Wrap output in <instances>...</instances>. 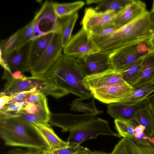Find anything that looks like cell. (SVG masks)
Segmentation results:
<instances>
[{
	"instance_id": "obj_1",
	"label": "cell",
	"mask_w": 154,
	"mask_h": 154,
	"mask_svg": "<svg viewBox=\"0 0 154 154\" xmlns=\"http://www.w3.org/2000/svg\"><path fill=\"white\" fill-rule=\"evenodd\" d=\"M43 75L56 86L83 100L93 97L84 84L85 76L77 63L76 58L62 54Z\"/></svg>"
},
{
	"instance_id": "obj_2",
	"label": "cell",
	"mask_w": 154,
	"mask_h": 154,
	"mask_svg": "<svg viewBox=\"0 0 154 154\" xmlns=\"http://www.w3.org/2000/svg\"><path fill=\"white\" fill-rule=\"evenodd\" d=\"M149 12L110 34L102 36L91 35L100 51L110 54L130 45L152 39Z\"/></svg>"
},
{
	"instance_id": "obj_3",
	"label": "cell",
	"mask_w": 154,
	"mask_h": 154,
	"mask_svg": "<svg viewBox=\"0 0 154 154\" xmlns=\"http://www.w3.org/2000/svg\"><path fill=\"white\" fill-rule=\"evenodd\" d=\"M0 128L1 137L7 146L48 150L32 124L20 117L0 119Z\"/></svg>"
},
{
	"instance_id": "obj_4",
	"label": "cell",
	"mask_w": 154,
	"mask_h": 154,
	"mask_svg": "<svg viewBox=\"0 0 154 154\" xmlns=\"http://www.w3.org/2000/svg\"><path fill=\"white\" fill-rule=\"evenodd\" d=\"M151 40L147 39L125 46L110 54L115 69L121 72L153 51Z\"/></svg>"
},
{
	"instance_id": "obj_5",
	"label": "cell",
	"mask_w": 154,
	"mask_h": 154,
	"mask_svg": "<svg viewBox=\"0 0 154 154\" xmlns=\"http://www.w3.org/2000/svg\"><path fill=\"white\" fill-rule=\"evenodd\" d=\"M100 135L121 137L110 129L107 121L96 117L71 130L67 142L69 144L80 145L85 140L95 139Z\"/></svg>"
},
{
	"instance_id": "obj_6",
	"label": "cell",
	"mask_w": 154,
	"mask_h": 154,
	"mask_svg": "<svg viewBox=\"0 0 154 154\" xmlns=\"http://www.w3.org/2000/svg\"><path fill=\"white\" fill-rule=\"evenodd\" d=\"M52 3L45 1L36 13L33 18L34 28L31 40L51 33H61V20L55 14Z\"/></svg>"
},
{
	"instance_id": "obj_7",
	"label": "cell",
	"mask_w": 154,
	"mask_h": 154,
	"mask_svg": "<svg viewBox=\"0 0 154 154\" xmlns=\"http://www.w3.org/2000/svg\"><path fill=\"white\" fill-rule=\"evenodd\" d=\"M63 48L61 33H54L46 49L30 69L32 76H38L45 74L58 59Z\"/></svg>"
},
{
	"instance_id": "obj_8",
	"label": "cell",
	"mask_w": 154,
	"mask_h": 154,
	"mask_svg": "<svg viewBox=\"0 0 154 154\" xmlns=\"http://www.w3.org/2000/svg\"><path fill=\"white\" fill-rule=\"evenodd\" d=\"M63 54L76 58L100 51L90 33L82 27L63 48Z\"/></svg>"
},
{
	"instance_id": "obj_9",
	"label": "cell",
	"mask_w": 154,
	"mask_h": 154,
	"mask_svg": "<svg viewBox=\"0 0 154 154\" xmlns=\"http://www.w3.org/2000/svg\"><path fill=\"white\" fill-rule=\"evenodd\" d=\"M7 80L0 95H10L36 88L37 91L41 92L43 88L45 81L42 76L27 77L22 79H14L12 74L4 70L2 77Z\"/></svg>"
},
{
	"instance_id": "obj_10",
	"label": "cell",
	"mask_w": 154,
	"mask_h": 154,
	"mask_svg": "<svg viewBox=\"0 0 154 154\" xmlns=\"http://www.w3.org/2000/svg\"><path fill=\"white\" fill-rule=\"evenodd\" d=\"M109 53L100 51L77 57L76 62L85 76L114 69Z\"/></svg>"
},
{
	"instance_id": "obj_11",
	"label": "cell",
	"mask_w": 154,
	"mask_h": 154,
	"mask_svg": "<svg viewBox=\"0 0 154 154\" xmlns=\"http://www.w3.org/2000/svg\"><path fill=\"white\" fill-rule=\"evenodd\" d=\"M133 89L126 82L109 85L92 90L93 97L106 104L120 102Z\"/></svg>"
},
{
	"instance_id": "obj_12",
	"label": "cell",
	"mask_w": 154,
	"mask_h": 154,
	"mask_svg": "<svg viewBox=\"0 0 154 154\" xmlns=\"http://www.w3.org/2000/svg\"><path fill=\"white\" fill-rule=\"evenodd\" d=\"M121 11L100 12L94 8H87L85 9L81 23L85 29L91 33L111 23L114 18Z\"/></svg>"
},
{
	"instance_id": "obj_13",
	"label": "cell",
	"mask_w": 154,
	"mask_h": 154,
	"mask_svg": "<svg viewBox=\"0 0 154 154\" xmlns=\"http://www.w3.org/2000/svg\"><path fill=\"white\" fill-rule=\"evenodd\" d=\"M96 116L85 113L72 115L51 113L49 122L52 125L60 128L62 132L70 131L79 125L95 118Z\"/></svg>"
},
{
	"instance_id": "obj_14",
	"label": "cell",
	"mask_w": 154,
	"mask_h": 154,
	"mask_svg": "<svg viewBox=\"0 0 154 154\" xmlns=\"http://www.w3.org/2000/svg\"><path fill=\"white\" fill-rule=\"evenodd\" d=\"M83 82L86 87L90 91L110 85L125 82L120 72L114 69L85 76Z\"/></svg>"
},
{
	"instance_id": "obj_15",
	"label": "cell",
	"mask_w": 154,
	"mask_h": 154,
	"mask_svg": "<svg viewBox=\"0 0 154 154\" xmlns=\"http://www.w3.org/2000/svg\"><path fill=\"white\" fill-rule=\"evenodd\" d=\"M145 4L134 0L119 12L111 23L119 29L136 20L148 13Z\"/></svg>"
},
{
	"instance_id": "obj_16",
	"label": "cell",
	"mask_w": 154,
	"mask_h": 154,
	"mask_svg": "<svg viewBox=\"0 0 154 154\" xmlns=\"http://www.w3.org/2000/svg\"><path fill=\"white\" fill-rule=\"evenodd\" d=\"M32 42L31 41L16 49L5 59L12 73L17 71L22 73L29 72V54Z\"/></svg>"
},
{
	"instance_id": "obj_17",
	"label": "cell",
	"mask_w": 154,
	"mask_h": 154,
	"mask_svg": "<svg viewBox=\"0 0 154 154\" xmlns=\"http://www.w3.org/2000/svg\"><path fill=\"white\" fill-rule=\"evenodd\" d=\"M32 124L45 143L48 150L52 151L68 146L69 143L61 139L48 123Z\"/></svg>"
},
{
	"instance_id": "obj_18",
	"label": "cell",
	"mask_w": 154,
	"mask_h": 154,
	"mask_svg": "<svg viewBox=\"0 0 154 154\" xmlns=\"http://www.w3.org/2000/svg\"><path fill=\"white\" fill-rule=\"evenodd\" d=\"M146 101L134 105L120 103L110 104L107 106V112L115 119L131 120L144 106Z\"/></svg>"
},
{
	"instance_id": "obj_19",
	"label": "cell",
	"mask_w": 154,
	"mask_h": 154,
	"mask_svg": "<svg viewBox=\"0 0 154 154\" xmlns=\"http://www.w3.org/2000/svg\"><path fill=\"white\" fill-rule=\"evenodd\" d=\"M133 87V90L119 103L134 105L145 101L154 93V80Z\"/></svg>"
},
{
	"instance_id": "obj_20",
	"label": "cell",
	"mask_w": 154,
	"mask_h": 154,
	"mask_svg": "<svg viewBox=\"0 0 154 154\" xmlns=\"http://www.w3.org/2000/svg\"><path fill=\"white\" fill-rule=\"evenodd\" d=\"M153 80H154V51L149 53L143 58L140 71L129 85L134 87Z\"/></svg>"
},
{
	"instance_id": "obj_21",
	"label": "cell",
	"mask_w": 154,
	"mask_h": 154,
	"mask_svg": "<svg viewBox=\"0 0 154 154\" xmlns=\"http://www.w3.org/2000/svg\"><path fill=\"white\" fill-rule=\"evenodd\" d=\"M54 33L48 34L32 40L29 58V71L49 45Z\"/></svg>"
},
{
	"instance_id": "obj_22",
	"label": "cell",
	"mask_w": 154,
	"mask_h": 154,
	"mask_svg": "<svg viewBox=\"0 0 154 154\" xmlns=\"http://www.w3.org/2000/svg\"><path fill=\"white\" fill-rule=\"evenodd\" d=\"M134 0H87V4H95L94 8L100 12L118 11L123 10Z\"/></svg>"
},
{
	"instance_id": "obj_23",
	"label": "cell",
	"mask_w": 154,
	"mask_h": 154,
	"mask_svg": "<svg viewBox=\"0 0 154 154\" xmlns=\"http://www.w3.org/2000/svg\"><path fill=\"white\" fill-rule=\"evenodd\" d=\"M137 125L145 127V132L151 137H154V118L146 102L145 106L137 113L132 119Z\"/></svg>"
},
{
	"instance_id": "obj_24",
	"label": "cell",
	"mask_w": 154,
	"mask_h": 154,
	"mask_svg": "<svg viewBox=\"0 0 154 154\" xmlns=\"http://www.w3.org/2000/svg\"><path fill=\"white\" fill-rule=\"evenodd\" d=\"M25 27L26 26L19 29L7 39L1 41L0 55L4 59L17 49Z\"/></svg>"
},
{
	"instance_id": "obj_25",
	"label": "cell",
	"mask_w": 154,
	"mask_h": 154,
	"mask_svg": "<svg viewBox=\"0 0 154 154\" xmlns=\"http://www.w3.org/2000/svg\"><path fill=\"white\" fill-rule=\"evenodd\" d=\"M85 4V2L82 1L65 3L53 2L52 5L56 15L61 20L77 12Z\"/></svg>"
},
{
	"instance_id": "obj_26",
	"label": "cell",
	"mask_w": 154,
	"mask_h": 154,
	"mask_svg": "<svg viewBox=\"0 0 154 154\" xmlns=\"http://www.w3.org/2000/svg\"><path fill=\"white\" fill-rule=\"evenodd\" d=\"M23 110L27 113L37 117L43 123H48L50 121L51 112L49 108L44 107L38 104L28 102Z\"/></svg>"
},
{
	"instance_id": "obj_27",
	"label": "cell",
	"mask_w": 154,
	"mask_h": 154,
	"mask_svg": "<svg viewBox=\"0 0 154 154\" xmlns=\"http://www.w3.org/2000/svg\"><path fill=\"white\" fill-rule=\"evenodd\" d=\"M115 128L120 137L132 139L134 137V130L138 125L133 120L115 119Z\"/></svg>"
},
{
	"instance_id": "obj_28",
	"label": "cell",
	"mask_w": 154,
	"mask_h": 154,
	"mask_svg": "<svg viewBox=\"0 0 154 154\" xmlns=\"http://www.w3.org/2000/svg\"><path fill=\"white\" fill-rule=\"evenodd\" d=\"M78 17V14L77 12L66 18L63 22L61 21V35L63 48L71 38L72 32Z\"/></svg>"
},
{
	"instance_id": "obj_29",
	"label": "cell",
	"mask_w": 154,
	"mask_h": 154,
	"mask_svg": "<svg viewBox=\"0 0 154 154\" xmlns=\"http://www.w3.org/2000/svg\"><path fill=\"white\" fill-rule=\"evenodd\" d=\"M83 100L79 98L74 100L70 105L71 109L73 111L82 112L85 114L97 115L103 112L97 108L93 99L90 102L84 103Z\"/></svg>"
},
{
	"instance_id": "obj_30",
	"label": "cell",
	"mask_w": 154,
	"mask_h": 154,
	"mask_svg": "<svg viewBox=\"0 0 154 154\" xmlns=\"http://www.w3.org/2000/svg\"><path fill=\"white\" fill-rule=\"evenodd\" d=\"M142 58L120 72L123 79L125 82L129 84L137 75L140 69Z\"/></svg>"
},
{
	"instance_id": "obj_31",
	"label": "cell",
	"mask_w": 154,
	"mask_h": 154,
	"mask_svg": "<svg viewBox=\"0 0 154 154\" xmlns=\"http://www.w3.org/2000/svg\"><path fill=\"white\" fill-rule=\"evenodd\" d=\"M84 147L80 145L69 144L68 146L52 151L45 149L44 154H73L83 149Z\"/></svg>"
},
{
	"instance_id": "obj_32",
	"label": "cell",
	"mask_w": 154,
	"mask_h": 154,
	"mask_svg": "<svg viewBox=\"0 0 154 154\" xmlns=\"http://www.w3.org/2000/svg\"><path fill=\"white\" fill-rule=\"evenodd\" d=\"M34 28V21L33 19L32 21L26 25L25 29L17 49L20 48L26 43L32 41Z\"/></svg>"
},
{
	"instance_id": "obj_33",
	"label": "cell",
	"mask_w": 154,
	"mask_h": 154,
	"mask_svg": "<svg viewBox=\"0 0 154 154\" xmlns=\"http://www.w3.org/2000/svg\"><path fill=\"white\" fill-rule=\"evenodd\" d=\"M25 100L28 102L38 104L45 108H48L45 96L39 91H36L32 93Z\"/></svg>"
},
{
	"instance_id": "obj_34",
	"label": "cell",
	"mask_w": 154,
	"mask_h": 154,
	"mask_svg": "<svg viewBox=\"0 0 154 154\" xmlns=\"http://www.w3.org/2000/svg\"><path fill=\"white\" fill-rule=\"evenodd\" d=\"M134 142L143 145L150 146H154V137H151L148 136L145 131L137 134L134 135L131 139Z\"/></svg>"
},
{
	"instance_id": "obj_35",
	"label": "cell",
	"mask_w": 154,
	"mask_h": 154,
	"mask_svg": "<svg viewBox=\"0 0 154 154\" xmlns=\"http://www.w3.org/2000/svg\"><path fill=\"white\" fill-rule=\"evenodd\" d=\"M37 91L36 88L10 95V98L8 104L25 100L32 93Z\"/></svg>"
},
{
	"instance_id": "obj_36",
	"label": "cell",
	"mask_w": 154,
	"mask_h": 154,
	"mask_svg": "<svg viewBox=\"0 0 154 154\" xmlns=\"http://www.w3.org/2000/svg\"><path fill=\"white\" fill-rule=\"evenodd\" d=\"M119 29L118 27L111 23L90 34L98 36H104L110 34Z\"/></svg>"
},
{
	"instance_id": "obj_37",
	"label": "cell",
	"mask_w": 154,
	"mask_h": 154,
	"mask_svg": "<svg viewBox=\"0 0 154 154\" xmlns=\"http://www.w3.org/2000/svg\"><path fill=\"white\" fill-rule=\"evenodd\" d=\"M124 138L127 154H138V150L136 143L131 139Z\"/></svg>"
},
{
	"instance_id": "obj_38",
	"label": "cell",
	"mask_w": 154,
	"mask_h": 154,
	"mask_svg": "<svg viewBox=\"0 0 154 154\" xmlns=\"http://www.w3.org/2000/svg\"><path fill=\"white\" fill-rule=\"evenodd\" d=\"M45 150L15 148L9 150L6 154H43Z\"/></svg>"
},
{
	"instance_id": "obj_39",
	"label": "cell",
	"mask_w": 154,
	"mask_h": 154,
	"mask_svg": "<svg viewBox=\"0 0 154 154\" xmlns=\"http://www.w3.org/2000/svg\"><path fill=\"white\" fill-rule=\"evenodd\" d=\"M110 154H127L124 138L115 145Z\"/></svg>"
},
{
	"instance_id": "obj_40",
	"label": "cell",
	"mask_w": 154,
	"mask_h": 154,
	"mask_svg": "<svg viewBox=\"0 0 154 154\" xmlns=\"http://www.w3.org/2000/svg\"><path fill=\"white\" fill-rule=\"evenodd\" d=\"M10 98V95H0V109L8 104Z\"/></svg>"
},
{
	"instance_id": "obj_41",
	"label": "cell",
	"mask_w": 154,
	"mask_h": 154,
	"mask_svg": "<svg viewBox=\"0 0 154 154\" xmlns=\"http://www.w3.org/2000/svg\"><path fill=\"white\" fill-rule=\"evenodd\" d=\"M149 18L150 28L153 34L152 39H154V12L151 11L149 12Z\"/></svg>"
},
{
	"instance_id": "obj_42",
	"label": "cell",
	"mask_w": 154,
	"mask_h": 154,
	"mask_svg": "<svg viewBox=\"0 0 154 154\" xmlns=\"http://www.w3.org/2000/svg\"><path fill=\"white\" fill-rule=\"evenodd\" d=\"M146 101L154 118V103L152 96L149 97L146 100Z\"/></svg>"
},
{
	"instance_id": "obj_43",
	"label": "cell",
	"mask_w": 154,
	"mask_h": 154,
	"mask_svg": "<svg viewBox=\"0 0 154 154\" xmlns=\"http://www.w3.org/2000/svg\"><path fill=\"white\" fill-rule=\"evenodd\" d=\"M138 154H154V149L145 148L140 149Z\"/></svg>"
},
{
	"instance_id": "obj_44",
	"label": "cell",
	"mask_w": 154,
	"mask_h": 154,
	"mask_svg": "<svg viewBox=\"0 0 154 154\" xmlns=\"http://www.w3.org/2000/svg\"><path fill=\"white\" fill-rule=\"evenodd\" d=\"M145 127L141 125H139L137 126L134 130V136L139 134L141 132H144L145 131Z\"/></svg>"
},
{
	"instance_id": "obj_45",
	"label": "cell",
	"mask_w": 154,
	"mask_h": 154,
	"mask_svg": "<svg viewBox=\"0 0 154 154\" xmlns=\"http://www.w3.org/2000/svg\"><path fill=\"white\" fill-rule=\"evenodd\" d=\"M22 73L19 71H16L13 73L12 76L15 79H22L25 76Z\"/></svg>"
},
{
	"instance_id": "obj_46",
	"label": "cell",
	"mask_w": 154,
	"mask_h": 154,
	"mask_svg": "<svg viewBox=\"0 0 154 154\" xmlns=\"http://www.w3.org/2000/svg\"><path fill=\"white\" fill-rule=\"evenodd\" d=\"M27 102L28 101L25 100H24L17 101L14 103L19 106L24 107L27 104Z\"/></svg>"
},
{
	"instance_id": "obj_47",
	"label": "cell",
	"mask_w": 154,
	"mask_h": 154,
	"mask_svg": "<svg viewBox=\"0 0 154 154\" xmlns=\"http://www.w3.org/2000/svg\"><path fill=\"white\" fill-rule=\"evenodd\" d=\"M90 151L89 149L85 147L84 149L73 154H86Z\"/></svg>"
},
{
	"instance_id": "obj_48",
	"label": "cell",
	"mask_w": 154,
	"mask_h": 154,
	"mask_svg": "<svg viewBox=\"0 0 154 154\" xmlns=\"http://www.w3.org/2000/svg\"><path fill=\"white\" fill-rule=\"evenodd\" d=\"M86 154H110V153L103 152L101 151H93L90 150L89 152Z\"/></svg>"
},
{
	"instance_id": "obj_49",
	"label": "cell",
	"mask_w": 154,
	"mask_h": 154,
	"mask_svg": "<svg viewBox=\"0 0 154 154\" xmlns=\"http://www.w3.org/2000/svg\"><path fill=\"white\" fill-rule=\"evenodd\" d=\"M151 42L152 45V47L153 49V51H154V39H152L151 40Z\"/></svg>"
},
{
	"instance_id": "obj_50",
	"label": "cell",
	"mask_w": 154,
	"mask_h": 154,
	"mask_svg": "<svg viewBox=\"0 0 154 154\" xmlns=\"http://www.w3.org/2000/svg\"><path fill=\"white\" fill-rule=\"evenodd\" d=\"M151 11L154 12V1H153L152 3V8Z\"/></svg>"
},
{
	"instance_id": "obj_51",
	"label": "cell",
	"mask_w": 154,
	"mask_h": 154,
	"mask_svg": "<svg viewBox=\"0 0 154 154\" xmlns=\"http://www.w3.org/2000/svg\"><path fill=\"white\" fill-rule=\"evenodd\" d=\"M152 97H153V102H154V93L153 94Z\"/></svg>"
}]
</instances>
